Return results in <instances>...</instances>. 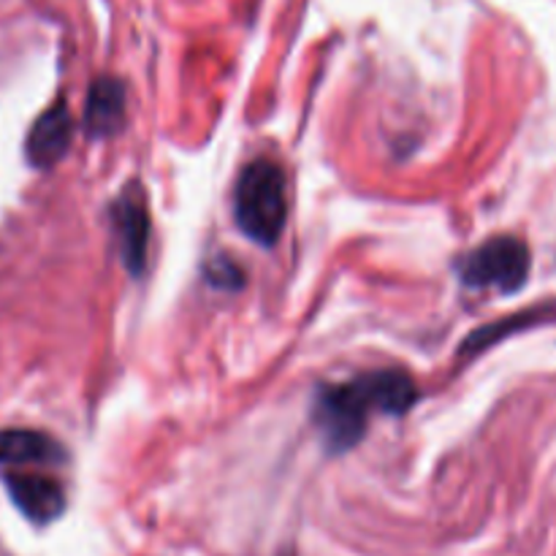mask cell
<instances>
[{
	"mask_svg": "<svg viewBox=\"0 0 556 556\" xmlns=\"http://www.w3.org/2000/svg\"><path fill=\"white\" fill-rule=\"evenodd\" d=\"M0 556H9V554H5V552H3V548H0Z\"/></svg>",
	"mask_w": 556,
	"mask_h": 556,
	"instance_id": "obj_10",
	"label": "cell"
},
{
	"mask_svg": "<svg viewBox=\"0 0 556 556\" xmlns=\"http://www.w3.org/2000/svg\"><path fill=\"white\" fill-rule=\"evenodd\" d=\"M125 125V87L119 79L103 76L90 87L85 109V130L92 139H109Z\"/></svg>",
	"mask_w": 556,
	"mask_h": 556,
	"instance_id": "obj_8",
	"label": "cell"
},
{
	"mask_svg": "<svg viewBox=\"0 0 556 556\" xmlns=\"http://www.w3.org/2000/svg\"><path fill=\"white\" fill-rule=\"evenodd\" d=\"M530 248L516 237H494L459 264V277L467 288L476 291L516 293L530 277Z\"/></svg>",
	"mask_w": 556,
	"mask_h": 556,
	"instance_id": "obj_3",
	"label": "cell"
},
{
	"mask_svg": "<svg viewBox=\"0 0 556 556\" xmlns=\"http://www.w3.org/2000/svg\"><path fill=\"white\" fill-rule=\"evenodd\" d=\"M3 483L11 494V503L33 525H49L60 519L65 510V489L54 478L33 476V472H5Z\"/></svg>",
	"mask_w": 556,
	"mask_h": 556,
	"instance_id": "obj_5",
	"label": "cell"
},
{
	"mask_svg": "<svg viewBox=\"0 0 556 556\" xmlns=\"http://www.w3.org/2000/svg\"><path fill=\"white\" fill-rule=\"evenodd\" d=\"M65 448L36 429H0V467L60 465Z\"/></svg>",
	"mask_w": 556,
	"mask_h": 556,
	"instance_id": "obj_7",
	"label": "cell"
},
{
	"mask_svg": "<svg viewBox=\"0 0 556 556\" xmlns=\"http://www.w3.org/2000/svg\"><path fill=\"white\" fill-rule=\"evenodd\" d=\"M112 223L125 269L134 277H141V271L147 269V255H150L152 223L147 193L139 182H130L128 188L119 190L117 201L112 204Z\"/></svg>",
	"mask_w": 556,
	"mask_h": 556,
	"instance_id": "obj_4",
	"label": "cell"
},
{
	"mask_svg": "<svg viewBox=\"0 0 556 556\" xmlns=\"http://www.w3.org/2000/svg\"><path fill=\"white\" fill-rule=\"evenodd\" d=\"M418 402L413 378L402 369H378L337 386L318 389L313 421L331 454H345L364 438L372 413L405 416Z\"/></svg>",
	"mask_w": 556,
	"mask_h": 556,
	"instance_id": "obj_1",
	"label": "cell"
},
{
	"mask_svg": "<svg viewBox=\"0 0 556 556\" xmlns=\"http://www.w3.org/2000/svg\"><path fill=\"white\" fill-rule=\"evenodd\" d=\"M71 139H74V117L68 106L60 101L33 123L25 144L27 161L36 168H52L68 152Z\"/></svg>",
	"mask_w": 556,
	"mask_h": 556,
	"instance_id": "obj_6",
	"label": "cell"
},
{
	"mask_svg": "<svg viewBox=\"0 0 556 556\" xmlns=\"http://www.w3.org/2000/svg\"><path fill=\"white\" fill-rule=\"evenodd\" d=\"M233 217L250 242L271 248L288 220L286 172L269 157L248 163L233 190Z\"/></svg>",
	"mask_w": 556,
	"mask_h": 556,
	"instance_id": "obj_2",
	"label": "cell"
},
{
	"mask_svg": "<svg viewBox=\"0 0 556 556\" xmlns=\"http://www.w3.org/2000/svg\"><path fill=\"white\" fill-rule=\"evenodd\" d=\"M206 280H210V286L215 288H226V291H233V288H239L244 282V271L239 269L233 261H228L226 255H217V258H212L210 264H206Z\"/></svg>",
	"mask_w": 556,
	"mask_h": 556,
	"instance_id": "obj_9",
	"label": "cell"
}]
</instances>
